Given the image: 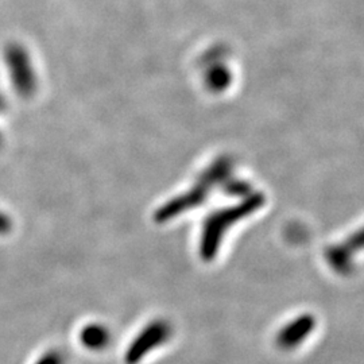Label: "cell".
I'll list each match as a JSON object with an SVG mask.
<instances>
[{
    "mask_svg": "<svg viewBox=\"0 0 364 364\" xmlns=\"http://www.w3.org/2000/svg\"><path fill=\"white\" fill-rule=\"evenodd\" d=\"M171 335V326L165 320H154L138 333V336L131 341L126 355V364H138L142 362L146 355L161 347Z\"/></svg>",
    "mask_w": 364,
    "mask_h": 364,
    "instance_id": "1",
    "label": "cell"
},
{
    "mask_svg": "<svg viewBox=\"0 0 364 364\" xmlns=\"http://www.w3.org/2000/svg\"><path fill=\"white\" fill-rule=\"evenodd\" d=\"M0 144H1V138H0Z\"/></svg>",
    "mask_w": 364,
    "mask_h": 364,
    "instance_id": "5",
    "label": "cell"
},
{
    "mask_svg": "<svg viewBox=\"0 0 364 364\" xmlns=\"http://www.w3.org/2000/svg\"><path fill=\"white\" fill-rule=\"evenodd\" d=\"M11 230H13L11 218L3 210H0V235L10 234Z\"/></svg>",
    "mask_w": 364,
    "mask_h": 364,
    "instance_id": "4",
    "label": "cell"
},
{
    "mask_svg": "<svg viewBox=\"0 0 364 364\" xmlns=\"http://www.w3.org/2000/svg\"><path fill=\"white\" fill-rule=\"evenodd\" d=\"M111 332L107 326L99 323H92L84 326L80 332L81 344L91 351H102L111 343Z\"/></svg>",
    "mask_w": 364,
    "mask_h": 364,
    "instance_id": "2",
    "label": "cell"
},
{
    "mask_svg": "<svg viewBox=\"0 0 364 364\" xmlns=\"http://www.w3.org/2000/svg\"><path fill=\"white\" fill-rule=\"evenodd\" d=\"M36 364H65V356L63 352L50 350L45 352Z\"/></svg>",
    "mask_w": 364,
    "mask_h": 364,
    "instance_id": "3",
    "label": "cell"
}]
</instances>
